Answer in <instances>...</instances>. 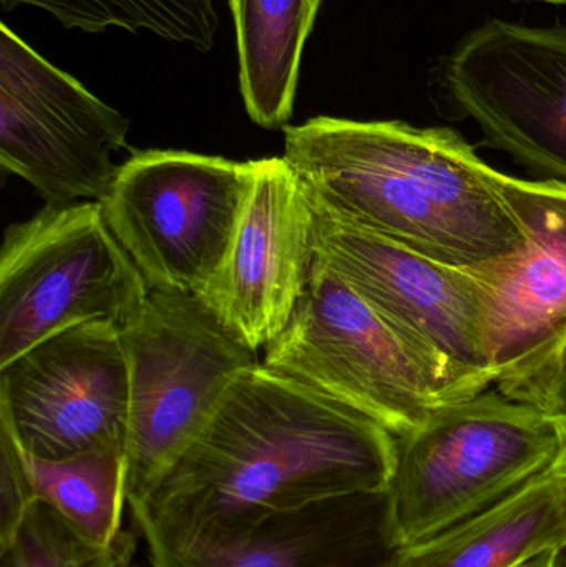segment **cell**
Instances as JSON below:
<instances>
[{"mask_svg": "<svg viewBox=\"0 0 566 567\" xmlns=\"http://www.w3.org/2000/svg\"><path fill=\"white\" fill-rule=\"evenodd\" d=\"M566 548V523L550 472L452 528L402 546L394 567H518Z\"/></svg>", "mask_w": 566, "mask_h": 567, "instance_id": "obj_15", "label": "cell"}, {"mask_svg": "<svg viewBox=\"0 0 566 567\" xmlns=\"http://www.w3.org/2000/svg\"><path fill=\"white\" fill-rule=\"evenodd\" d=\"M35 503L23 450L0 423V546L16 536Z\"/></svg>", "mask_w": 566, "mask_h": 567, "instance_id": "obj_20", "label": "cell"}, {"mask_svg": "<svg viewBox=\"0 0 566 567\" xmlns=\"http://www.w3.org/2000/svg\"><path fill=\"white\" fill-rule=\"evenodd\" d=\"M518 567H560L558 565V551L544 553V555L532 558L531 561Z\"/></svg>", "mask_w": 566, "mask_h": 567, "instance_id": "obj_23", "label": "cell"}, {"mask_svg": "<svg viewBox=\"0 0 566 567\" xmlns=\"http://www.w3.org/2000/svg\"><path fill=\"white\" fill-rule=\"evenodd\" d=\"M3 10L32 6L55 17L65 29L102 33L110 27L155 33L168 42L209 52L218 32L215 0H0Z\"/></svg>", "mask_w": 566, "mask_h": 567, "instance_id": "obj_18", "label": "cell"}, {"mask_svg": "<svg viewBox=\"0 0 566 567\" xmlns=\"http://www.w3.org/2000/svg\"><path fill=\"white\" fill-rule=\"evenodd\" d=\"M497 389L507 399L527 403L566 426V342L534 375Z\"/></svg>", "mask_w": 566, "mask_h": 567, "instance_id": "obj_21", "label": "cell"}, {"mask_svg": "<svg viewBox=\"0 0 566 567\" xmlns=\"http://www.w3.org/2000/svg\"><path fill=\"white\" fill-rule=\"evenodd\" d=\"M552 480L555 483V489H557L558 503H560L562 515L566 523V445L562 450L560 455L557 456L550 468Z\"/></svg>", "mask_w": 566, "mask_h": 567, "instance_id": "obj_22", "label": "cell"}, {"mask_svg": "<svg viewBox=\"0 0 566 567\" xmlns=\"http://www.w3.org/2000/svg\"><path fill=\"white\" fill-rule=\"evenodd\" d=\"M398 439L368 416L258 363L239 373L205 429L132 522L222 536L276 513L388 492Z\"/></svg>", "mask_w": 566, "mask_h": 567, "instance_id": "obj_1", "label": "cell"}, {"mask_svg": "<svg viewBox=\"0 0 566 567\" xmlns=\"http://www.w3.org/2000/svg\"><path fill=\"white\" fill-rule=\"evenodd\" d=\"M263 365L368 416L395 439L444 405L411 350L318 255Z\"/></svg>", "mask_w": 566, "mask_h": 567, "instance_id": "obj_8", "label": "cell"}, {"mask_svg": "<svg viewBox=\"0 0 566 567\" xmlns=\"http://www.w3.org/2000/svg\"><path fill=\"white\" fill-rule=\"evenodd\" d=\"M501 188L527 245L511 265L477 272L495 385L534 375L566 342V183L502 175Z\"/></svg>", "mask_w": 566, "mask_h": 567, "instance_id": "obj_14", "label": "cell"}, {"mask_svg": "<svg viewBox=\"0 0 566 567\" xmlns=\"http://www.w3.org/2000/svg\"><path fill=\"white\" fill-rule=\"evenodd\" d=\"M150 290L99 202L45 206L3 233L0 367L83 323L122 333L142 316Z\"/></svg>", "mask_w": 566, "mask_h": 567, "instance_id": "obj_6", "label": "cell"}, {"mask_svg": "<svg viewBox=\"0 0 566 567\" xmlns=\"http://www.w3.org/2000/svg\"><path fill=\"white\" fill-rule=\"evenodd\" d=\"M558 565H560V567H566V548L558 551Z\"/></svg>", "mask_w": 566, "mask_h": 567, "instance_id": "obj_24", "label": "cell"}, {"mask_svg": "<svg viewBox=\"0 0 566 567\" xmlns=\"http://www.w3.org/2000/svg\"><path fill=\"white\" fill-rule=\"evenodd\" d=\"M565 445L564 423L501 392L439 406L398 439L388 493L399 543L418 545L497 505Z\"/></svg>", "mask_w": 566, "mask_h": 567, "instance_id": "obj_3", "label": "cell"}, {"mask_svg": "<svg viewBox=\"0 0 566 567\" xmlns=\"http://www.w3.org/2000/svg\"><path fill=\"white\" fill-rule=\"evenodd\" d=\"M140 539L132 526L109 545L92 542L37 502L16 536L0 546V567H146L136 558Z\"/></svg>", "mask_w": 566, "mask_h": 567, "instance_id": "obj_19", "label": "cell"}, {"mask_svg": "<svg viewBox=\"0 0 566 567\" xmlns=\"http://www.w3.org/2000/svg\"><path fill=\"white\" fill-rule=\"evenodd\" d=\"M285 156L319 208L418 255L488 272L527 245L502 173L451 128L316 116L286 125Z\"/></svg>", "mask_w": 566, "mask_h": 567, "instance_id": "obj_2", "label": "cell"}, {"mask_svg": "<svg viewBox=\"0 0 566 567\" xmlns=\"http://www.w3.org/2000/svg\"><path fill=\"white\" fill-rule=\"evenodd\" d=\"M534 2L558 3V6H566V0H534Z\"/></svg>", "mask_w": 566, "mask_h": 567, "instance_id": "obj_25", "label": "cell"}, {"mask_svg": "<svg viewBox=\"0 0 566 567\" xmlns=\"http://www.w3.org/2000/svg\"><path fill=\"white\" fill-rule=\"evenodd\" d=\"M441 80L492 146L566 183V27L488 20L452 50Z\"/></svg>", "mask_w": 566, "mask_h": 567, "instance_id": "obj_11", "label": "cell"}, {"mask_svg": "<svg viewBox=\"0 0 566 567\" xmlns=\"http://www.w3.org/2000/svg\"><path fill=\"white\" fill-rule=\"evenodd\" d=\"M25 455L37 502L55 509L85 538L102 545L126 528L125 450H96L65 460Z\"/></svg>", "mask_w": 566, "mask_h": 567, "instance_id": "obj_17", "label": "cell"}, {"mask_svg": "<svg viewBox=\"0 0 566 567\" xmlns=\"http://www.w3.org/2000/svg\"><path fill=\"white\" fill-rule=\"evenodd\" d=\"M128 362V505L142 502L182 458L233 380L258 365L249 349L195 293L150 290L122 332Z\"/></svg>", "mask_w": 566, "mask_h": 567, "instance_id": "obj_5", "label": "cell"}, {"mask_svg": "<svg viewBox=\"0 0 566 567\" xmlns=\"http://www.w3.org/2000/svg\"><path fill=\"white\" fill-rule=\"evenodd\" d=\"M255 176V162L145 150L100 202L106 225L150 289L199 293L222 268Z\"/></svg>", "mask_w": 566, "mask_h": 567, "instance_id": "obj_7", "label": "cell"}, {"mask_svg": "<svg viewBox=\"0 0 566 567\" xmlns=\"http://www.w3.org/2000/svg\"><path fill=\"white\" fill-rule=\"evenodd\" d=\"M312 206L316 255L411 350L444 405L494 385L487 289L477 272L425 258Z\"/></svg>", "mask_w": 566, "mask_h": 567, "instance_id": "obj_4", "label": "cell"}, {"mask_svg": "<svg viewBox=\"0 0 566 567\" xmlns=\"http://www.w3.org/2000/svg\"><path fill=\"white\" fill-rule=\"evenodd\" d=\"M315 259V206L308 192L285 158L256 159L228 255L196 297L258 352L288 326Z\"/></svg>", "mask_w": 566, "mask_h": 567, "instance_id": "obj_12", "label": "cell"}, {"mask_svg": "<svg viewBox=\"0 0 566 567\" xmlns=\"http://www.w3.org/2000/svg\"><path fill=\"white\" fill-rule=\"evenodd\" d=\"M128 410L125 347L109 323L63 330L0 367V423L35 458L125 450Z\"/></svg>", "mask_w": 566, "mask_h": 567, "instance_id": "obj_10", "label": "cell"}, {"mask_svg": "<svg viewBox=\"0 0 566 567\" xmlns=\"http://www.w3.org/2000/svg\"><path fill=\"white\" fill-rule=\"evenodd\" d=\"M133 525L152 567H394L402 548L388 492L325 499L222 536Z\"/></svg>", "mask_w": 566, "mask_h": 567, "instance_id": "obj_13", "label": "cell"}, {"mask_svg": "<svg viewBox=\"0 0 566 567\" xmlns=\"http://www.w3.org/2000/svg\"><path fill=\"white\" fill-rule=\"evenodd\" d=\"M0 25V165L45 206L102 202L128 118Z\"/></svg>", "mask_w": 566, "mask_h": 567, "instance_id": "obj_9", "label": "cell"}, {"mask_svg": "<svg viewBox=\"0 0 566 567\" xmlns=\"http://www.w3.org/2000/svg\"><path fill=\"white\" fill-rule=\"evenodd\" d=\"M322 0H229L239 90L249 118L285 128L295 110L299 66Z\"/></svg>", "mask_w": 566, "mask_h": 567, "instance_id": "obj_16", "label": "cell"}]
</instances>
